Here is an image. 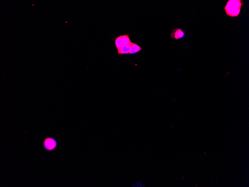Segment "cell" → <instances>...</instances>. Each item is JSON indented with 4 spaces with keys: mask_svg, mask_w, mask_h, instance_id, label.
<instances>
[{
    "mask_svg": "<svg viewBox=\"0 0 249 187\" xmlns=\"http://www.w3.org/2000/svg\"><path fill=\"white\" fill-rule=\"evenodd\" d=\"M132 43L128 44V45L122 46V47L120 48L117 49L118 51V55L127 54L129 53Z\"/></svg>",
    "mask_w": 249,
    "mask_h": 187,
    "instance_id": "obj_5",
    "label": "cell"
},
{
    "mask_svg": "<svg viewBox=\"0 0 249 187\" xmlns=\"http://www.w3.org/2000/svg\"><path fill=\"white\" fill-rule=\"evenodd\" d=\"M129 34L121 35L117 37L115 40V44L117 49L132 43Z\"/></svg>",
    "mask_w": 249,
    "mask_h": 187,
    "instance_id": "obj_2",
    "label": "cell"
},
{
    "mask_svg": "<svg viewBox=\"0 0 249 187\" xmlns=\"http://www.w3.org/2000/svg\"><path fill=\"white\" fill-rule=\"evenodd\" d=\"M142 48L138 44L132 43L131 44L130 50L129 54H134L135 53H138L142 50Z\"/></svg>",
    "mask_w": 249,
    "mask_h": 187,
    "instance_id": "obj_6",
    "label": "cell"
},
{
    "mask_svg": "<svg viewBox=\"0 0 249 187\" xmlns=\"http://www.w3.org/2000/svg\"><path fill=\"white\" fill-rule=\"evenodd\" d=\"M135 187H145V186L143 184L142 182H140V181H138V182H137L136 183V184L135 186Z\"/></svg>",
    "mask_w": 249,
    "mask_h": 187,
    "instance_id": "obj_7",
    "label": "cell"
},
{
    "mask_svg": "<svg viewBox=\"0 0 249 187\" xmlns=\"http://www.w3.org/2000/svg\"><path fill=\"white\" fill-rule=\"evenodd\" d=\"M43 147L46 150L52 151L56 148L57 143L55 139L48 137L44 139L43 142Z\"/></svg>",
    "mask_w": 249,
    "mask_h": 187,
    "instance_id": "obj_3",
    "label": "cell"
},
{
    "mask_svg": "<svg viewBox=\"0 0 249 187\" xmlns=\"http://www.w3.org/2000/svg\"><path fill=\"white\" fill-rule=\"evenodd\" d=\"M171 38L175 39L176 40L183 38L185 36V33L181 29H174L170 34Z\"/></svg>",
    "mask_w": 249,
    "mask_h": 187,
    "instance_id": "obj_4",
    "label": "cell"
},
{
    "mask_svg": "<svg viewBox=\"0 0 249 187\" xmlns=\"http://www.w3.org/2000/svg\"><path fill=\"white\" fill-rule=\"evenodd\" d=\"M243 5V3L241 0H229L227 3L224 10L228 16L236 17L239 16Z\"/></svg>",
    "mask_w": 249,
    "mask_h": 187,
    "instance_id": "obj_1",
    "label": "cell"
}]
</instances>
